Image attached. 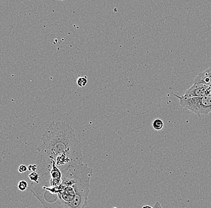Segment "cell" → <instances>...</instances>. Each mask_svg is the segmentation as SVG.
<instances>
[{"label":"cell","mask_w":211,"mask_h":208,"mask_svg":"<svg viewBox=\"0 0 211 208\" xmlns=\"http://www.w3.org/2000/svg\"><path fill=\"white\" fill-rule=\"evenodd\" d=\"M61 173L62 181L58 186L47 187L32 182L29 190L45 208H85L93 169L82 162Z\"/></svg>","instance_id":"1"},{"label":"cell","mask_w":211,"mask_h":208,"mask_svg":"<svg viewBox=\"0 0 211 208\" xmlns=\"http://www.w3.org/2000/svg\"><path fill=\"white\" fill-rule=\"evenodd\" d=\"M41 139L36 159L37 168L45 167L62 155L82 151L73 129L64 122H52Z\"/></svg>","instance_id":"2"},{"label":"cell","mask_w":211,"mask_h":208,"mask_svg":"<svg viewBox=\"0 0 211 208\" xmlns=\"http://www.w3.org/2000/svg\"><path fill=\"white\" fill-rule=\"evenodd\" d=\"M174 95L179 99L181 106L199 115H206L211 112V93L199 98H186Z\"/></svg>","instance_id":"3"},{"label":"cell","mask_w":211,"mask_h":208,"mask_svg":"<svg viewBox=\"0 0 211 208\" xmlns=\"http://www.w3.org/2000/svg\"><path fill=\"white\" fill-rule=\"evenodd\" d=\"M210 93L211 86L193 83V85L185 92L183 96L186 98H199L206 96Z\"/></svg>","instance_id":"4"},{"label":"cell","mask_w":211,"mask_h":208,"mask_svg":"<svg viewBox=\"0 0 211 208\" xmlns=\"http://www.w3.org/2000/svg\"><path fill=\"white\" fill-rule=\"evenodd\" d=\"M194 83L211 86V67L198 74L194 81Z\"/></svg>","instance_id":"5"},{"label":"cell","mask_w":211,"mask_h":208,"mask_svg":"<svg viewBox=\"0 0 211 208\" xmlns=\"http://www.w3.org/2000/svg\"><path fill=\"white\" fill-rule=\"evenodd\" d=\"M164 123L160 118H155L152 122V127L155 130L159 131L162 129Z\"/></svg>","instance_id":"6"},{"label":"cell","mask_w":211,"mask_h":208,"mask_svg":"<svg viewBox=\"0 0 211 208\" xmlns=\"http://www.w3.org/2000/svg\"><path fill=\"white\" fill-rule=\"evenodd\" d=\"M28 178L30 179L31 181H32L35 184H38V181L40 179V175L38 172H33L28 174Z\"/></svg>","instance_id":"7"},{"label":"cell","mask_w":211,"mask_h":208,"mask_svg":"<svg viewBox=\"0 0 211 208\" xmlns=\"http://www.w3.org/2000/svg\"><path fill=\"white\" fill-rule=\"evenodd\" d=\"M87 82H88V79L87 76L79 77L77 80V84L78 86L80 87H83L84 86H85L87 84Z\"/></svg>","instance_id":"8"},{"label":"cell","mask_w":211,"mask_h":208,"mask_svg":"<svg viewBox=\"0 0 211 208\" xmlns=\"http://www.w3.org/2000/svg\"><path fill=\"white\" fill-rule=\"evenodd\" d=\"M28 187V183L25 181H20L18 183V188L19 190L24 192L25 191Z\"/></svg>","instance_id":"9"},{"label":"cell","mask_w":211,"mask_h":208,"mask_svg":"<svg viewBox=\"0 0 211 208\" xmlns=\"http://www.w3.org/2000/svg\"><path fill=\"white\" fill-rule=\"evenodd\" d=\"M28 170V167H26V166L25 165H21L19 168H18V172L20 173H24L25 172H26Z\"/></svg>","instance_id":"10"},{"label":"cell","mask_w":211,"mask_h":208,"mask_svg":"<svg viewBox=\"0 0 211 208\" xmlns=\"http://www.w3.org/2000/svg\"><path fill=\"white\" fill-rule=\"evenodd\" d=\"M28 170L29 172H36L37 170V164H31L28 167Z\"/></svg>","instance_id":"11"},{"label":"cell","mask_w":211,"mask_h":208,"mask_svg":"<svg viewBox=\"0 0 211 208\" xmlns=\"http://www.w3.org/2000/svg\"><path fill=\"white\" fill-rule=\"evenodd\" d=\"M154 208H162V205L161 204V203L159 201H157L155 203V204H154L153 206Z\"/></svg>","instance_id":"12"},{"label":"cell","mask_w":211,"mask_h":208,"mask_svg":"<svg viewBox=\"0 0 211 208\" xmlns=\"http://www.w3.org/2000/svg\"><path fill=\"white\" fill-rule=\"evenodd\" d=\"M142 208H154V207L150 205H143L142 206Z\"/></svg>","instance_id":"13"},{"label":"cell","mask_w":211,"mask_h":208,"mask_svg":"<svg viewBox=\"0 0 211 208\" xmlns=\"http://www.w3.org/2000/svg\"><path fill=\"white\" fill-rule=\"evenodd\" d=\"M57 1H64V0H57Z\"/></svg>","instance_id":"14"},{"label":"cell","mask_w":211,"mask_h":208,"mask_svg":"<svg viewBox=\"0 0 211 208\" xmlns=\"http://www.w3.org/2000/svg\"><path fill=\"white\" fill-rule=\"evenodd\" d=\"M113 208H117V207H113Z\"/></svg>","instance_id":"15"},{"label":"cell","mask_w":211,"mask_h":208,"mask_svg":"<svg viewBox=\"0 0 211 208\" xmlns=\"http://www.w3.org/2000/svg\"><path fill=\"white\" fill-rule=\"evenodd\" d=\"M0 191H1V189H0Z\"/></svg>","instance_id":"16"}]
</instances>
